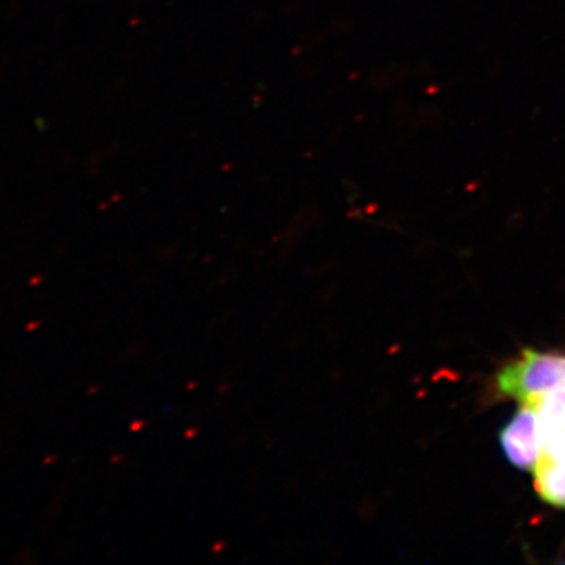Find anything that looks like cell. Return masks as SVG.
<instances>
[{"mask_svg":"<svg viewBox=\"0 0 565 565\" xmlns=\"http://www.w3.org/2000/svg\"><path fill=\"white\" fill-rule=\"evenodd\" d=\"M498 390L522 404H535L544 394L565 386V356L525 351L497 377Z\"/></svg>","mask_w":565,"mask_h":565,"instance_id":"1","label":"cell"},{"mask_svg":"<svg viewBox=\"0 0 565 565\" xmlns=\"http://www.w3.org/2000/svg\"><path fill=\"white\" fill-rule=\"evenodd\" d=\"M500 441L509 462L520 470L534 473L542 457L535 404H523L520 407L501 430Z\"/></svg>","mask_w":565,"mask_h":565,"instance_id":"2","label":"cell"},{"mask_svg":"<svg viewBox=\"0 0 565 565\" xmlns=\"http://www.w3.org/2000/svg\"><path fill=\"white\" fill-rule=\"evenodd\" d=\"M542 456L565 460V386L552 390L535 403Z\"/></svg>","mask_w":565,"mask_h":565,"instance_id":"3","label":"cell"},{"mask_svg":"<svg viewBox=\"0 0 565 565\" xmlns=\"http://www.w3.org/2000/svg\"><path fill=\"white\" fill-rule=\"evenodd\" d=\"M534 486L539 497L557 508H565V460L541 457L534 470Z\"/></svg>","mask_w":565,"mask_h":565,"instance_id":"4","label":"cell"}]
</instances>
